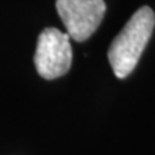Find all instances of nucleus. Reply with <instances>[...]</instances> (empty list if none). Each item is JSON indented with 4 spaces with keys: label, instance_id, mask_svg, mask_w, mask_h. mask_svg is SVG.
<instances>
[{
    "label": "nucleus",
    "instance_id": "f257e3e1",
    "mask_svg": "<svg viewBox=\"0 0 155 155\" xmlns=\"http://www.w3.org/2000/svg\"><path fill=\"white\" fill-rule=\"evenodd\" d=\"M155 26V13L148 6H142L124 26L121 33L112 40L108 59L116 78L124 79L132 72Z\"/></svg>",
    "mask_w": 155,
    "mask_h": 155
},
{
    "label": "nucleus",
    "instance_id": "f03ea898",
    "mask_svg": "<svg viewBox=\"0 0 155 155\" xmlns=\"http://www.w3.org/2000/svg\"><path fill=\"white\" fill-rule=\"evenodd\" d=\"M69 36L56 28H46L39 35L35 66L43 79H56L66 75L72 63Z\"/></svg>",
    "mask_w": 155,
    "mask_h": 155
},
{
    "label": "nucleus",
    "instance_id": "7ed1b4c3",
    "mask_svg": "<svg viewBox=\"0 0 155 155\" xmlns=\"http://www.w3.org/2000/svg\"><path fill=\"white\" fill-rule=\"evenodd\" d=\"M56 9L68 36L85 42L99 28L106 5L104 0H56Z\"/></svg>",
    "mask_w": 155,
    "mask_h": 155
}]
</instances>
